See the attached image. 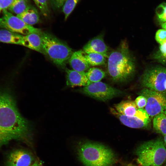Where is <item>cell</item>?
I'll return each instance as SVG.
<instances>
[{
	"instance_id": "cell-1",
	"label": "cell",
	"mask_w": 166,
	"mask_h": 166,
	"mask_svg": "<svg viewBox=\"0 0 166 166\" xmlns=\"http://www.w3.org/2000/svg\"><path fill=\"white\" fill-rule=\"evenodd\" d=\"M12 140L32 146V128L18 111L11 93L8 89H0V148Z\"/></svg>"
},
{
	"instance_id": "cell-2",
	"label": "cell",
	"mask_w": 166,
	"mask_h": 166,
	"mask_svg": "<svg viewBox=\"0 0 166 166\" xmlns=\"http://www.w3.org/2000/svg\"><path fill=\"white\" fill-rule=\"evenodd\" d=\"M76 151L78 159L85 166H113L117 160L111 149L97 142H80Z\"/></svg>"
},
{
	"instance_id": "cell-3",
	"label": "cell",
	"mask_w": 166,
	"mask_h": 166,
	"mask_svg": "<svg viewBox=\"0 0 166 166\" xmlns=\"http://www.w3.org/2000/svg\"><path fill=\"white\" fill-rule=\"evenodd\" d=\"M108 58V73L113 81H127L133 75L134 62L126 41L121 42L117 49L110 53Z\"/></svg>"
},
{
	"instance_id": "cell-4",
	"label": "cell",
	"mask_w": 166,
	"mask_h": 166,
	"mask_svg": "<svg viewBox=\"0 0 166 166\" xmlns=\"http://www.w3.org/2000/svg\"><path fill=\"white\" fill-rule=\"evenodd\" d=\"M137 160L142 166H161L166 159V148L160 138L145 142L136 150Z\"/></svg>"
},
{
	"instance_id": "cell-5",
	"label": "cell",
	"mask_w": 166,
	"mask_h": 166,
	"mask_svg": "<svg viewBox=\"0 0 166 166\" xmlns=\"http://www.w3.org/2000/svg\"><path fill=\"white\" fill-rule=\"evenodd\" d=\"M40 34L45 55L56 65L64 67L73 53L71 48L50 34L42 31Z\"/></svg>"
},
{
	"instance_id": "cell-6",
	"label": "cell",
	"mask_w": 166,
	"mask_h": 166,
	"mask_svg": "<svg viewBox=\"0 0 166 166\" xmlns=\"http://www.w3.org/2000/svg\"><path fill=\"white\" fill-rule=\"evenodd\" d=\"M0 28L25 35L32 33L40 34L42 32L40 29L26 24L6 10H3V15L0 18Z\"/></svg>"
},
{
	"instance_id": "cell-7",
	"label": "cell",
	"mask_w": 166,
	"mask_h": 166,
	"mask_svg": "<svg viewBox=\"0 0 166 166\" xmlns=\"http://www.w3.org/2000/svg\"><path fill=\"white\" fill-rule=\"evenodd\" d=\"M147 99L144 110L151 117L160 114H166V95L164 93L144 88L139 93Z\"/></svg>"
},
{
	"instance_id": "cell-8",
	"label": "cell",
	"mask_w": 166,
	"mask_h": 166,
	"mask_svg": "<svg viewBox=\"0 0 166 166\" xmlns=\"http://www.w3.org/2000/svg\"><path fill=\"white\" fill-rule=\"evenodd\" d=\"M166 68L156 67L146 71L141 79V85L145 88L162 93L166 91Z\"/></svg>"
},
{
	"instance_id": "cell-9",
	"label": "cell",
	"mask_w": 166,
	"mask_h": 166,
	"mask_svg": "<svg viewBox=\"0 0 166 166\" xmlns=\"http://www.w3.org/2000/svg\"><path fill=\"white\" fill-rule=\"evenodd\" d=\"M84 94L94 99L105 101L122 94L120 90L99 81L91 83L82 89Z\"/></svg>"
},
{
	"instance_id": "cell-10",
	"label": "cell",
	"mask_w": 166,
	"mask_h": 166,
	"mask_svg": "<svg viewBox=\"0 0 166 166\" xmlns=\"http://www.w3.org/2000/svg\"><path fill=\"white\" fill-rule=\"evenodd\" d=\"M37 160L34 154L30 151L18 148L9 153L4 166H30Z\"/></svg>"
},
{
	"instance_id": "cell-11",
	"label": "cell",
	"mask_w": 166,
	"mask_h": 166,
	"mask_svg": "<svg viewBox=\"0 0 166 166\" xmlns=\"http://www.w3.org/2000/svg\"><path fill=\"white\" fill-rule=\"evenodd\" d=\"M111 111L123 124L131 128H143L146 127L150 122L149 116L143 109H138L136 114L133 116L122 115L113 109H111Z\"/></svg>"
},
{
	"instance_id": "cell-12",
	"label": "cell",
	"mask_w": 166,
	"mask_h": 166,
	"mask_svg": "<svg viewBox=\"0 0 166 166\" xmlns=\"http://www.w3.org/2000/svg\"><path fill=\"white\" fill-rule=\"evenodd\" d=\"M109 48L105 43L102 34H99L89 40L83 47L86 53H97L103 54L107 58Z\"/></svg>"
},
{
	"instance_id": "cell-13",
	"label": "cell",
	"mask_w": 166,
	"mask_h": 166,
	"mask_svg": "<svg viewBox=\"0 0 166 166\" xmlns=\"http://www.w3.org/2000/svg\"><path fill=\"white\" fill-rule=\"evenodd\" d=\"M65 71L68 86L85 87L92 83L88 78L86 72H79L67 68L65 69Z\"/></svg>"
},
{
	"instance_id": "cell-14",
	"label": "cell",
	"mask_w": 166,
	"mask_h": 166,
	"mask_svg": "<svg viewBox=\"0 0 166 166\" xmlns=\"http://www.w3.org/2000/svg\"><path fill=\"white\" fill-rule=\"evenodd\" d=\"M85 53L80 50L73 53L69 60L73 69L79 72H85L89 68L90 65L85 56Z\"/></svg>"
},
{
	"instance_id": "cell-15",
	"label": "cell",
	"mask_w": 166,
	"mask_h": 166,
	"mask_svg": "<svg viewBox=\"0 0 166 166\" xmlns=\"http://www.w3.org/2000/svg\"><path fill=\"white\" fill-rule=\"evenodd\" d=\"M21 45L45 55L39 34L32 33L23 35Z\"/></svg>"
},
{
	"instance_id": "cell-16",
	"label": "cell",
	"mask_w": 166,
	"mask_h": 166,
	"mask_svg": "<svg viewBox=\"0 0 166 166\" xmlns=\"http://www.w3.org/2000/svg\"><path fill=\"white\" fill-rule=\"evenodd\" d=\"M116 110L119 113L127 116H133L138 108L135 101L126 100L122 101L115 106Z\"/></svg>"
},
{
	"instance_id": "cell-17",
	"label": "cell",
	"mask_w": 166,
	"mask_h": 166,
	"mask_svg": "<svg viewBox=\"0 0 166 166\" xmlns=\"http://www.w3.org/2000/svg\"><path fill=\"white\" fill-rule=\"evenodd\" d=\"M17 16L25 23L31 26L37 24L40 21V17L37 10L31 6L24 12Z\"/></svg>"
},
{
	"instance_id": "cell-18",
	"label": "cell",
	"mask_w": 166,
	"mask_h": 166,
	"mask_svg": "<svg viewBox=\"0 0 166 166\" xmlns=\"http://www.w3.org/2000/svg\"><path fill=\"white\" fill-rule=\"evenodd\" d=\"M23 36L5 29L0 30V42H2L21 45Z\"/></svg>"
},
{
	"instance_id": "cell-19",
	"label": "cell",
	"mask_w": 166,
	"mask_h": 166,
	"mask_svg": "<svg viewBox=\"0 0 166 166\" xmlns=\"http://www.w3.org/2000/svg\"><path fill=\"white\" fill-rule=\"evenodd\" d=\"M153 126L156 132L163 136L166 135V114L162 113L155 116Z\"/></svg>"
},
{
	"instance_id": "cell-20",
	"label": "cell",
	"mask_w": 166,
	"mask_h": 166,
	"mask_svg": "<svg viewBox=\"0 0 166 166\" xmlns=\"http://www.w3.org/2000/svg\"><path fill=\"white\" fill-rule=\"evenodd\" d=\"M85 56L89 65L92 66L104 65L107 57L103 54L94 53H85Z\"/></svg>"
},
{
	"instance_id": "cell-21",
	"label": "cell",
	"mask_w": 166,
	"mask_h": 166,
	"mask_svg": "<svg viewBox=\"0 0 166 166\" xmlns=\"http://www.w3.org/2000/svg\"><path fill=\"white\" fill-rule=\"evenodd\" d=\"M86 73L87 78L91 83L100 81L106 76L104 71L95 67L90 68Z\"/></svg>"
},
{
	"instance_id": "cell-22",
	"label": "cell",
	"mask_w": 166,
	"mask_h": 166,
	"mask_svg": "<svg viewBox=\"0 0 166 166\" xmlns=\"http://www.w3.org/2000/svg\"><path fill=\"white\" fill-rule=\"evenodd\" d=\"M30 6L28 0H15L8 9L10 12L17 15L24 12Z\"/></svg>"
},
{
	"instance_id": "cell-23",
	"label": "cell",
	"mask_w": 166,
	"mask_h": 166,
	"mask_svg": "<svg viewBox=\"0 0 166 166\" xmlns=\"http://www.w3.org/2000/svg\"><path fill=\"white\" fill-rule=\"evenodd\" d=\"M79 0H66L62 6L65 20H66L73 11Z\"/></svg>"
},
{
	"instance_id": "cell-24",
	"label": "cell",
	"mask_w": 166,
	"mask_h": 166,
	"mask_svg": "<svg viewBox=\"0 0 166 166\" xmlns=\"http://www.w3.org/2000/svg\"><path fill=\"white\" fill-rule=\"evenodd\" d=\"M35 4L44 16L46 17L49 14V0H33Z\"/></svg>"
},
{
	"instance_id": "cell-25",
	"label": "cell",
	"mask_w": 166,
	"mask_h": 166,
	"mask_svg": "<svg viewBox=\"0 0 166 166\" xmlns=\"http://www.w3.org/2000/svg\"><path fill=\"white\" fill-rule=\"evenodd\" d=\"M156 13L159 20L162 23L166 22V3L163 2L156 8Z\"/></svg>"
},
{
	"instance_id": "cell-26",
	"label": "cell",
	"mask_w": 166,
	"mask_h": 166,
	"mask_svg": "<svg viewBox=\"0 0 166 166\" xmlns=\"http://www.w3.org/2000/svg\"><path fill=\"white\" fill-rule=\"evenodd\" d=\"M155 58L161 63H166V42L160 45Z\"/></svg>"
},
{
	"instance_id": "cell-27",
	"label": "cell",
	"mask_w": 166,
	"mask_h": 166,
	"mask_svg": "<svg viewBox=\"0 0 166 166\" xmlns=\"http://www.w3.org/2000/svg\"><path fill=\"white\" fill-rule=\"evenodd\" d=\"M155 38L160 45L166 42V30L163 29L158 30L156 34Z\"/></svg>"
},
{
	"instance_id": "cell-28",
	"label": "cell",
	"mask_w": 166,
	"mask_h": 166,
	"mask_svg": "<svg viewBox=\"0 0 166 166\" xmlns=\"http://www.w3.org/2000/svg\"><path fill=\"white\" fill-rule=\"evenodd\" d=\"M147 99L144 96L140 95L137 97L135 102L138 109H143L145 107L147 103Z\"/></svg>"
},
{
	"instance_id": "cell-29",
	"label": "cell",
	"mask_w": 166,
	"mask_h": 166,
	"mask_svg": "<svg viewBox=\"0 0 166 166\" xmlns=\"http://www.w3.org/2000/svg\"><path fill=\"white\" fill-rule=\"evenodd\" d=\"M15 0H0V9L6 10L8 8Z\"/></svg>"
},
{
	"instance_id": "cell-30",
	"label": "cell",
	"mask_w": 166,
	"mask_h": 166,
	"mask_svg": "<svg viewBox=\"0 0 166 166\" xmlns=\"http://www.w3.org/2000/svg\"><path fill=\"white\" fill-rule=\"evenodd\" d=\"M66 0H53V2L54 4L56 7L60 8L62 7Z\"/></svg>"
},
{
	"instance_id": "cell-31",
	"label": "cell",
	"mask_w": 166,
	"mask_h": 166,
	"mask_svg": "<svg viewBox=\"0 0 166 166\" xmlns=\"http://www.w3.org/2000/svg\"><path fill=\"white\" fill-rule=\"evenodd\" d=\"M30 166H42L41 163L38 160H37L34 164Z\"/></svg>"
},
{
	"instance_id": "cell-32",
	"label": "cell",
	"mask_w": 166,
	"mask_h": 166,
	"mask_svg": "<svg viewBox=\"0 0 166 166\" xmlns=\"http://www.w3.org/2000/svg\"><path fill=\"white\" fill-rule=\"evenodd\" d=\"M161 25L162 28L166 30V22L162 23Z\"/></svg>"
},
{
	"instance_id": "cell-33",
	"label": "cell",
	"mask_w": 166,
	"mask_h": 166,
	"mask_svg": "<svg viewBox=\"0 0 166 166\" xmlns=\"http://www.w3.org/2000/svg\"><path fill=\"white\" fill-rule=\"evenodd\" d=\"M164 136V143L165 144V145H166V135Z\"/></svg>"
},
{
	"instance_id": "cell-34",
	"label": "cell",
	"mask_w": 166,
	"mask_h": 166,
	"mask_svg": "<svg viewBox=\"0 0 166 166\" xmlns=\"http://www.w3.org/2000/svg\"><path fill=\"white\" fill-rule=\"evenodd\" d=\"M164 87H165V88L166 91V81L164 84Z\"/></svg>"
},
{
	"instance_id": "cell-35",
	"label": "cell",
	"mask_w": 166,
	"mask_h": 166,
	"mask_svg": "<svg viewBox=\"0 0 166 166\" xmlns=\"http://www.w3.org/2000/svg\"><path fill=\"white\" fill-rule=\"evenodd\" d=\"M165 161H166V164H165V165H164V166H166V160H165Z\"/></svg>"
},
{
	"instance_id": "cell-36",
	"label": "cell",
	"mask_w": 166,
	"mask_h": 166,
	"mask_svg": "<svg viewBox=\"0 0 166 166\" xmlns=\"http://www.w3.org/2000/svg\"><path fill=\"white\" fill-rule=\"evenodd\" d=\"M1 10L0 9V12Z\"/></svg>"
}]
</instances>
